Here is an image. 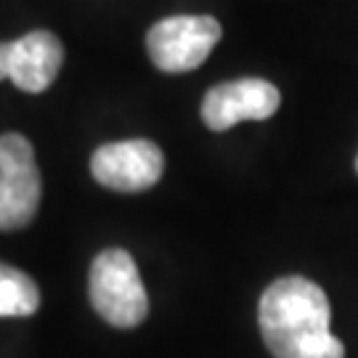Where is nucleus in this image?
Listing matches in <instances>:
<instances>
[{
    "label": "nucleus",
    "mask_w": 358,
    "mask_h": 358,
    "mask_svg": "<svg viewBox=\"0 0 358 358\" xmlns=\"http://www.w3.org/2000/svg\"><path fill=\"white\" fill-rule=\"evenodd\" d=\"M43 196L35 149L19 133L0 136V231L32 223Z\"/></svg>",
    "instance_id": "7ed1b4c3"
},
{
    "label": "nucleus",
    "mask_w": 358,
    "mask_h": 358,
    "mask_svg": "<svg viewBox=\"0 0 358 358\" xmlns=\"http://www.w3.org/2000/svg\"><path fill=\"white\" fill-rule=\"evenodd\" d=\"M90 303L117 329L138 327L149 313V297L136 260L125 250H103L90 266Z\"/></svg>",
    "instance_id": "f03ea898"
},
{
    "label": "nucleus",
    "mask_w": 358,
    "mask_h": 358,
    "mask_svg": "<svg viewBox=\"0 0 358 358\" xmlns=\"http://www.w3.org/2000/svg\"><path fill=\"white\" fill-rule=\"evenodd\" d=\"M8 77V43H0V80Z\"/></svg>",
    "instance_id": "1a4fd4ad"
},
{
    "label": "nucleus",
    "mask_w": 358,
    "mask_h": 358,
    "mask_svg": "<svg viewBox=\"0 0 358 358\" xmlns=\"http://www.w3.org/2000/svg\"><path fill=\"white\" fill-rule=\"evenodd\" d=\"M329 319L332 308L324 289L303 276L276 279L257 308L263 340L276 358H345Z\"/></svg>",
    "instance_id": "f257e3e1"
},
{
    "label": "nucleus",
    "mask_w": 358,
    "mask_h": 358,
    "mask_svg": "<svg viewBox=\"0 0 358 358\" xmlns=\"http://www.w3.org/2000/svg\"><path fill=\"white\" fill-rule=\"evenodd\" d=\"M40 308L38 284L24 271L0 263V319H24Z\"/></svg>",
    "instance_id": "6e6552de"
},
{
    "label": "nucleus",
    "mask_w": 358,
    "mask_h": 358,
    "mask_svg": "<svg viewBox=\"0 0 358 358\" xmlns=\"http://www.w3.org/2000/svg\"><path fill=\"white\" fill-rule=\"evenodd\" d=\"M223 29L213 16H167L149 29L146 51L157 69L180 75L205 64Z\"/></svg>",
    "instance_id": "20e7f679"
},
{
    "label": "nucleus",
    "mask_w": 358,
    "mask_h": 358,
    "mask_svg": "<svg viewBox=\"0 0 358 358\" xmlns=\"http://www.w3.org/2000/svg\"><path fill=\"white\" fill-rule=\"evenodd\" d=\"M282 93L263 77H242L229 80L205 93L202 101V120L210 130H223L239 125L244 120H268L279 112Z\"/></svg>",
    "instance_id": "423d86ee"
},
{
    "label": "nucleus",
    "mask_w": 358,
    "mask_h": 358,
    "mask_svg": "<svg viewBox=\"0 0 358 358\" xmlns=\"http://www.w3.org/2000/svg\"><path fill=\"white\" fill-rule=\"evenodd\" d=\"M356 173H358V157H356Z\"/></svg>",
    "instance_id": "9d476101"
},
{
    "label": "nucleus",
    "mask_w": 358,
    "mask_h": 358,
    "mask_svg": "<svg viewBox=\"0 0 358 358\" xmlns=\"http://www.w3.org/2000/svg\"><path fill=\"white\" fill-rule=\"evenodd\" d=\"M64 48L48 29L27 32L8 43V80L24 93H43L62 72Z\"/></svg>",
    "instance_id": "0eeeda50"
},
{
    "label": "nucleus",
    "mask_w": 358,
    "mask_h": 358,
    "mask_svg": "<svg viewBox=\"0 0 358 358\" xmlns=\"http://www.w3.org/2000/svg\"><path fill=\"white\" fill-rule=\"evenodd\" d=\"M90 173L103 189L136 194L152 189L165 173L162 149L146 138L103 143L90 159Z\"/></svg>",
    "instance_id": "39448f33"
}]
</instances>
